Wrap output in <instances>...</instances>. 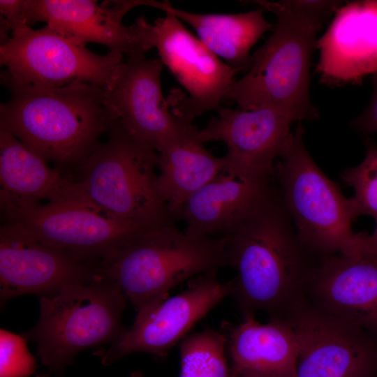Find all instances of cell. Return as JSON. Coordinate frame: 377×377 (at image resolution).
I'll use <instances>...</instances> for the list:
<instances>
[{
    "label": "cell",
    "instance_id": "cell-1",
    "mask_svg": "<svg viewBox=\"0 0 377 377\" xmlns=\"http://www.w3.org/2000/svg\"><path fill=\"white\" fill-rule=\"evenodd\" d=\"M228 266L237 271L233 295L244 316L258 311L286 318L306 302L323 257L302 242L274 180L228 234Z\"/></svg>",
    "mask_w": 377,
    "mask_h": 377
},
{
    "label": "cell",
    "instance_id": "cell-2",
    "mask_svg": "<svg viewBox=\"0 0 377 377\" xmlns=\"http://www.w3.org/2000/svg\"><path fill=\"white\" fill-rule=\"evenodd\" d=\"M277 17L273 32L251 55L245 75L235 80L226 100L239 109L272 107L295 121L313 120L318 112L310 100V66L316 34L340 6L339 1H255Z\"/></svg>",
    "mask_w": 377,
    "mask_h": 377
},
{
    "label": "cell",
    "instance_id": "cell-3",
    "mask_svg": "<svg viewBox=\"0 0 377 377\" xmlns=\"http://www.w3.org/2000/svg\"><path fill=\"white\" fill-rule=\"evenodd\" d=\"M10 92L0 106V129L47 162L81 164L117 121L105 87L73 82Z\"/></svg>",
    "mask_w": 377,
    "mask_h": 377
},
{
    "label": "cell",
    "instance_id": "cell-4",
    "mask_svg": "<svg viewBox=\"0 0 377 377\" xmlns=\"http://www.w3.org/2000/svg\"><path fill=\"white\" fill-rule=\"evenodd\" d=\"M227 266L224 237L195 235L170 223L142 231L99 268L140 313L181 282Z\"/></svg>",
    "mask_w": 377,
    "mask_h": 377
},
{
    "label": "cell",
    "instance_id": "cell-5",
    "mask_svg": "<svg viewBox=\"0 0 377 377\" xmlns=\"http://www.w3.org/2000/svg\"><path fill=\"white\" fill-rule=\"evenodd\" d=\"M298 122L275 165L274 179L283 204L304 244L316 255L362 256L357 216L351 198L316 165L304 142Z\"/></svg>",
    "mask_w": 377,
    "mask_h": 377
},
{
    "label": "cell",
    "instance_id": "cell-6",
    "mask_svg": "<svg viewBox=\"0 0 377 377\" xmlns=\"http://www.w3.org/2000/svg\"><path fill=\"white\" fill-rule=\"evenodd\" d=\"M126 296L101 272L93 280L70 284L40 297V317L22 336L37 344L43 364L62 373L80 351L118 339Z\"/></svg>",
    "mask_w": 377,
    "mask_h": 377
},
{
    "label": "cell",
    "instance_id": "cell-7",
    "mask_svg": "<svg viewBox=\"0 0 377 377\" xmlns=\"http://www.w3.org/2000/svg\"><path fill=\"white\" fill-rule=\"evenodd\" d=\"M80 168L85 195L117 218L144 229L177 221L158 189V153L118 121Z\"/></svg>",
    "mask_w": 377,
    "mask_h": 377
},
{
    "label": "cell",
    "instance_id": "cell-8",
    "mask_svg": "<svg viewBox=\"0 0 377 377\" xmlns=\"http://www.w3.org/2000/svg\"><path fill=\"white\" fill-rule=\"evenodd\" d=\"M123 55L113 50L96 54L47 25L36 30L24 27L12 31L0 45V62L6 68L1 81L10 91L73 82L107 87L124 61Z\"/></svg>",
    "mask_w": 377,
    "mask_h": 377
},
{
    "label": "cell",
    "instance_id": "cell-9",
    "mask_svg": "<svg viewBox=\"0 0 377 377\" xmlns=\"http://www.w3.org/2000/svg\"><path fill=\"white\" fill-rule=\"evenodd\" d=\"M2 212L3 221L27 237L96 266L142 231L87 196Z\"/></svg>",
    "mask_w": 377,
    "mask_h": 377
},
{
    "label": "cell",
    "instance_id": "cell-10",
    "mask_svg": "<svg viewBox=\"0 0 377 377\" xmlns=\"http://www.w3.org/2000/svg\"><path fill=\"white\" fill-rule=\"evenodd\" d=\"M153 24L141 16L135 20L145 52L157 49L160 59L188 93L174 101V114L192 123L198 116L216 110L226 101L238 72L221 61L189 32L169 9Z\"/></svg>",
    "mask_w": 377,
    "mask_h": 377
},
{
    "label": "cell",
    "instance_id": "cell-11",
    "mask_svg": "<svg viewBox=\"0 0 377 377\" xmlns=\"http://www.w3.org/2000/svg\"><path fill=\"white\" fill-rule=\"evenodd\" d=\"M160 59L133 52L105 87L117 121L137 140L160 153L198 129L168 110L162 91Z\"/></svg>",
    "mask_w": 377,
    "mask_h": 377
},
{
    "label": "cell",
    "instance_id": "cell-12",
    "mask_svg": "<svg viewBox=\"0 0 377 377\" xmlns=\"http://www.w3.org/2000/svg\"><path fill=\"white\" fill-rule=\"evenodd\" d=\"M285 320L297 343L296 377H374L377 341L371 335L306 302Z\"/></svg>",
    "mask_w": 377,
    "mask_h": 377
},
{
    "label": "cell",
    "instance_id": "cell-13",
    "mask_svg": "<svg viewBox=\"0 0 377 377\" xmlns=\"http://www.w3.org/2000/svg\"><path fill=\"white\" fill-rule=\"evenodd\" d=\"M218 115L199 130L202 142L221 141L228 148L224 172L242 180H273L275 160L288 140L294 119L272 107L244 110L219 107Z\"/></svg>",
    "mask_w": 377,
    "mask_h": 377
},
{
    "label": "cell",
    "instance_id": "cell-14",
    "mask_svg": "<svg viewBox=\"0 0 377 377\" xmlns=\"http://www.w3.org/2000/svg\"><path fill=\"white\" fill-rule=\"evenodd\" d=\"M233 280L219 281L216 272L197 276L186 290L137 313L130 329L102 356L109 365L135 352L164 356L191 328L228 295Z\"/></svg>",
    "mask_w": 377,
    "mask_h": 377
},
{
    "label": "cell",
    "instance_id": "cell-15",
    "mask_svg": "<svg viewBox=\"0 0 377 377\" xmlns=\"http://www.w3.org/2000/svg\"><path fill=\"white\" fill-rule=\"evenodd\" d=\"M101 274L98 266L36 241L3 223L0 228V297L46 296L63 287L86 283Z\"/></svg>",
    "mask_w": 377,
    "mask_h": 377
},
{
    "label": "cell",
    "instance_id": "cell-16",
    "mask_svg": "<svg viewBox=\"0 0 377 377\" xmlns=\"http://www.w3.org/2000/svg\"><path fill=\"white\" fill-rule=\"evenodd\" d=\"M156 1L25 0L29 26L43 22L79 43H94L128 54L145 53L135 23L122 19L138 6L157 8Z\"/></svg>",
    "mask_w": 377,
    "mask_h": 377
},
{
    "label": "cell",
    "instance_id": "cell-17",
    "mask_svg": "<svg viewBox=\"0 0 377 377\" xmlns=\"http://www.w3.org/2000/svg\"><path fill=\"white\" fill-rule=\"evenodd\" d=\"M306 302L376 339L377 258L323 257L309 283Z\"/></svg>",
    "mask_w": 377,
    "mask_h": 377
},
{
    "label": "cell",
    "instance_id": "cell-18",
    "mask_svg": "<svg viewBox=\"0 0 377 377\" xmlns=\"http://www.w3.org/2000/svg\"><path fill=\"white\" fill-rule=\"evenodd\" d=\"M316 72L330 86L361 84L377 72V0L350 1L339 7L317 40Z\"/></svg>",
    "mask_w": 377,
    "mask_h": 377
},
{
    "label": "cell",
    "instance_id": "cell-19",
    "mask_svg": "<svg viewBox=\"0 0 377 377\" xmlns=\"http://www.w3.org/2000/svg\"><path fill=\"white\" fill-rule=\"evenodd\" d=\"M84 196L80 182L66 178L11 133L0 129L1 212Z\"/></svg>",
    "mask_w": 377,
    "mask_h": 377
},
{
    "label": "cell",
    "instance_id": "cell-20",
    "mask_svg": "<svg viewBox=\"0 0 377 377\" xmlns=\"http://www.w3.org/2000/svg\"><path fill=\"white\" fill-rule=\"evenodd\" d=\"M228 345L235 377H296L297 343L285 320L262 324L255 315L244 316L231 330Z\"/></svg>",
    "mask_w": 377,
    "mask_h": 377
},
{
    "label": "cell",
    "instance_id": "cell-21",
    "mask_svg": "<svg viewBox=\"0 0 377 377\" xmlns=\"http://www.w3.org/2000/svg\"><path fill=\"white\" fill-rule=\"evenodd\" d=\"M273 180L267 183L255 182L226 172L221 174L185 202L178 220L184 221L185 231L190 234L225 236L258 203Z\"/></svg>",
    "mask_w": 377,
    "mask_h": 377
},
{
    "label": "cell",
    "instance_id": "cell-22",
    "mask_svg": "<svg viewBox=\"0 0 377 377\" xmlns=\"http://www.w3.org/2000/svg\"><path fill=\"white\" fill-rule=\"evenodd\" d=\"M199 130L158 153V189L178 220L185 202L224 171L223 158L212 154L198 137Z\"/></svg>",
    "mask_w": 377,
    "mask_h": 377
},
{
    "label": "cell",
    "instance_id": "cell-23",
    "mask_svg": "<svg viewBox=\"0 0 377 377\" xmlns=\"http://www.w3.org/2000/svg\"><path fill=\"white\" fill-rule=\"evenodd\" d=\"M169 9L180 20L191 25L198 38L238 73L249 70L251 47L274 27L264 17L265 9L262 7L236 14L196 13L172 5Z\"/></svg>",
    "mask_w": 377,
    "mask_h": 377
},
{
    "label": "cell",
    "instance_id": "cell-24",
    "mask_svg": "<svg viewBox=\"0 0 377 377\" xmlns=\"http://www.w3.org/2000/svg\"><path fill=\"white\" fill-rule=\"evenodd\" d=\"M228 339L213 330L184 338L180 343L179 377H230L226 357Z\"/></svg>",
    "mask_w": 377,
    "mask_h": 377
},
{
    "label": "cell",
    "instance_id": "cell-25",
    "mask_svg": "<svg viewBox=\"0 0 377 377\" xmlns=\"http://www.w3.org/2000/svg\"><path fill=\"white\" fill-rule=\"evenodd\" d=\"M366 155L357 166L341 173L343 182L351 186L355 195L351 198L357 216L377 217V146L373 140L366 141Z\"/></svg>",
    "mask_w": 377,
    "mask_h": 377
},
{
    "label": "cell",
    "instance_id": "cell-26",
    "mask_svg": "<svg viewBox=\"0 0 377 377\" xmlns=\"http://www.w3.org/2000/svg\"><path fill=\"white\" fill-rule=\"evenodd\" d=\"M22 335L0 331V377H29L36 369V360Z\"/></svg>",
    "mask_w": 377,
    "mask_h": 377
},
{
    "label": "cell",
    "instance_id": "cell-27",
    "mask_svg": "<svg viewBox=\"0 0 377 377\" xmlns=\"http://www.w3.org/2000/svg\"><path fill=\"white\" fill-rule=\"evenodd\" d=\"M0 12L11 33L19 29L30 27L27 22L25 0H1Z\"/></svg>",
    "mask_w": 377,
    "mask_h": 377
},
{
    "label": "cell",
    "instance_id": "cell-28",
    "mask_svg": "<svg viewBox=\"0 0 377 377\" xmlns=\"http://www.w3.org/2000/svg\"><path fill=\"white\" fill-rule=\"evenodd\" d=\"M373 94L368 108L351 125L364 133H377V72L373 74Z\"/></svg>",
    "mask_w": 377,
    "mask_h": 377
},
{
    "label": "cell",
    "instance_id": "cell-29",
    "mask_svg": "<svg viewBox=\"0 0 377 377\" xmlns=\"http://www.w3.org/2000/svg\"><path fill=\"white\" fill-rule=\"evenodd\" d=\"M374 219L376 226L371 234L360 232V250L362 255L377 258V217Z\"/></svg>",
    "mask_w": 377,
    "mask_h": 377
},
{
    "label": "cell",
    "instance_id": "cell-30",
    "mask_svg": "<svg viewBox=\"0 0 377 377\" xmlns=\"http://www.w3.org/2000/svg\"><path fill=\"white\" fill-rule=\"evenodd\" d=\"M38 377H48V376L45 375H40V376H38Z\"/></svg>",
    "mask_w": 377,
    "mask_h": 377
},
{
    "label": "cell",
    "instance_id": "cell-31",
    "mask_svg": "<svg viewBox=\"0 0 377 377\" xmlns=\"http://www.w3.org/2000/svg\"><path fill=\"white\" fill-rule=\"evenodd\" d=\"M230 377H235V376L231 373Z\"/></svg>",
    "mask_w": 377,
    "mask_h": 377
}]
</instances>
